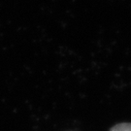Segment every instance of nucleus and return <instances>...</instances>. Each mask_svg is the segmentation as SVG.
Wrapping results in <instances>:
<instances>
[{
    "instance_id": "obj_1",
    "label": "nucleus",
    "mask_w": 131,
    "mask_h": 131,
    "mask_svg": "<svg viewBox=\"0 0 131 131\" xmlns=\"http://www.w3.org/2000/svg\"><path fill=\"white\" fill-rule=\"evenodd\" d=\"M110 131H131V123L129 122H122L112 127Z\"/></svg>"
}]
</instances>
